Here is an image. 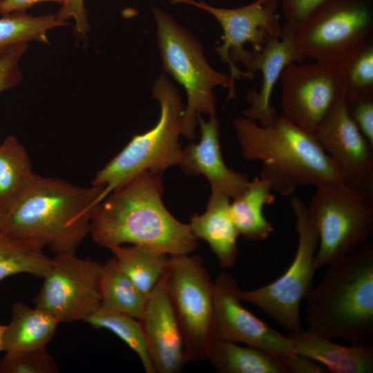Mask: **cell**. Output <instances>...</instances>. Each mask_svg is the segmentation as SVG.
I'll return each mask as SVG.
<instances>
[{
  "label": "cell",
  "mask_w": 373,
  "mask_h": 373,
  "mask_svg": "<svg viewBox=\"0 0 373 373\" xmlns=\"http://www.w3.org/2000/svg\"><path fill=\"white\" fill-rule=\"evenodd\" d=\"M162 173L144 171L110 193L98 205L90 234L108 249L131 243L169 256L189 254L197 238L162 200Z\"/></svg>",
  "instance_id": "cell-1"
},
{
  "label": "cell",
  "mask_w": 373,
  "mask_h": 373,
  "mask_svg": "<svg viewBox=\"0 0 373 373\" xmlns=\"http://www.w3.org/2000/svg\"><path fill=\"white\" fill-rule=\"evenodd\" d=\"M104 189L102 184L83 187L35 174L6 213L1 232L37 241L55 255L75 253L90 233Z\"/></svg>",
  "instance_id": "cell-2"
},
{
  "label": "cell",
  "mask_w": 373,
  "mask_h": 373,
  "mask_svg": "<svg viewBox=\"0 0 373 373\" xmlns=\"http://www.w3.org/2000/svg\"><path fill=\"white\" fill-rule=\"evenodd\" d=\"M233 126L242 157L261 162L260 176L280 195L290 196L303 186L344 184L315 136L282 115L268 126L238 117Z\"/></svg>",
  "instance_id": "cell-3"
},
{
  "label": "cell",
  "mask_w": 373,
  "mask_h": 373,
  "mask_svg": "<svg viewBox=\"0 0 373 373\" xmlns=\"http://www.w3.org/2000/svg\"><path fill=\"white\" fill-rule=\"evenodd\" d=\"M327 266L305 298L307 330L350 344H372L373 242Z\"/></svg>",
  "instance_id": "cell-4"
},
{
  "label": "cell",
  "mask_w": 373,
  "mask_h": 373,
  "mask_svg": "<svg viewBox=\"0 0 373 373\" xmlns=\"http://www.w3.org/2000/svg\"><path fill=\"white\" fill-rule=\"evenodd\" d=\"M152 12L162 71L180 84L186 93L182 135L193 140L197 115H216L214 89L227 88V100L234 99L235 81L211 66L198 39L172 15L158 7L153 8Z\"/></svg>",
  "instance_id": "cell-5"
},
{
  "label": "cell",
  "mask_w": 373,
  "mask_h": 373,
  "mask_svg": "<svg viewBox=\"0 0 373 373\" xmlns=\"http://www.w3.org/2000/svg\"><path fill=\"white\" fill-rule=\"evenodd\" d=\"M152 97L160 104V117L150 130L135 135L125 147L97 173L91 184H102V201L110 193L140 173H163L180 164L182 151L178 138L182 134L184 105L180 91L164 74H160L151 88Z\"/></svg>",
  "instance_id": "cell-6"
},
{
  "label": "cell",
  "mask_w": 373,
  "mask_h": 373,
  "mask_svg": "<svg viewBox=\"0 0 373 373\" xmlns=\"http://www.w3.org/2000/svg\"><path fill=\"white\" fill-rule=\"evenodd\" d=\"M318 235L315 269L338 260L370 240L373 197L344 184L316 187L307 204Z\"/></svg>",
  "instance_id": "cell-7"
},
{
  "label": "cell",
  "mask_w": 373,
  "mask_h": 373,
  "mask_svg": "<svg viewBox=\"0 0 373 373\" xmlns=\"http://www.w3.org/2000/svg\"><path fill=\"white\" fill-rule=\"evenodd\" d=\"M296 216L298 243L294 258L287 270L274 281L249 291H238L241 301L265 312L290 333L300 330V305L313 287L314 260L318 245V232L298 197L290 198Z\"/></svg>",
  "instance_id": "cell-8"
},
{
  "label": "cell",
  "mask_w": 373,
  "mask_h": 373,
  "mask_svg": "<svg viewBox=\"0 0 373 373\" xmlns=\"http://www.w3.org/2000/svg\"><path fill=\"white\" fill-rule=\"evenodd\" d=\"M305 58L342 63L373 39V0H326L294 32Z\"/></svg>",
  "instance_id": "cell-9"
},
{
  "label": "cell",
  "mask_w": 373,
  "mask_h": 373,
  "mask_svg": "<svg viewBox=\"0 0 373 373\" xmlns=\"http://www.w3.org/2000/svg\"><path fill=\"white\" fill-rule=\"evenodd\" d=\"M167 287L182 332L185 359H207L217 339L214 325L213 282L200 256H170Z\"/></svg>",
  "instance_id": "cell-10"
},
{
  "label": "cell",
  "mask_w": 373,
  "mask_h": 373,
  "mask_svg": "<svg viewBox=\"0 0 373 373\" xmlns=\"http://www.w3.org/2000/svg\"><path fill=\"white\" fill-rule=\"evenodd\" d=\"M279 80L282 115L314 135L335 106L345 99L342 63L294 62L284 69Z\"/></svg>",
  "instance_id": "cell-11"
},
{
  "label": "cell",
  "mask_w": 373,
  "mask_h": 373,
  "mask_svg": "<svg viewBox=\"0 0 373 373\" xmlns=\"http://www.w3.org/2000/svg\"><path fill=\"white\" fill-rule=\"evenodd\" d=\"M171 3L195 7L216 19L222 35L214 50L220 60L228 66L229 75L234 81L241 78L252 80L254 77V74L237 66V64L242 65L250 53L247 45L252 51L258 52L270 39L280 37L283 31L277 12L280 0H256L236 8L217 7L198 0H171Z\"/></svg>",
  "instance_id": "cell-12"
},
{
  "label": "cell",
  "mask_w": 373,
  "mask_h": 373,
  "mask_svg": "<svg viewBox=\"0 0 373 373\" xmlns=\"http://www.w3.org/2000/svg\"><path fill=\"white\" fill-rule=\"evenodd\" d=\"M102 265L75 253L55 255L35 298V307L59 323L85 321L102 305Z\"/></svg>",
  "instance_id": "cell-13"
},
{
  "label": "cell",
  "mask_w": 373,
  "mask_h": 373,
  "mask_svg": "<svg viewBox=\"0 0 373 373\" xmlns=\"http://www.w3.org/2000/svg\"><path fill=\"white\" fill-rule=\"evenodd\" d=\"M239 290L236 280L224 271L213 282L217 339L242 343L280 356L296 354L289 336L271 327L243 307Z\"/></svg>",
  "instance_id": "cell-14"
},
{
  "label": "cell",
  "mask_w": 373,
  "mask_h": 373,
  "mask_svg": "<svg viewBox=\"0 0 373 373\" xmlns=\"http://www.w3.org/2000/svg\"><path fill=\"white\" fill-rule=\"evenodd\" d=\"M314 136L336 166L343 184L373 197V146L350 117L345 99L324 119Z\"/></svg>",
  "instance_id": "cell-15"
},
{
  "label": "cell",
  "mask_w": 373,
  "mask_h": 373,
  "mask_svg": "<svg viewBox=\"0 0 373 373\" xmlns=\"http://www.w3.org/2000/svg\"><path fill=\"white\" fill-rule=\"evenodd\" d=\"M166 270L148 295L140 321L156 372L176 373L186 361L182 332L169 294Z\"/></svg>",
  "instance_id": "cell-16"
},
{
  "label": "cell",
  "mask_w": 373,
  "mask_h": 373,
  "mask_svg": "<svg viewBox=\"0 0 373 373\" xmlns=\"http://www.w3.org/2000/svg\"><path fill=\"white\" fill-rule=\"evenodd\" d=\"M304 59L296 46L294 32L285 25L280 37L270 39L258 52L250 50L242 66L253 74L260 72L262 84L259 90L248 93L250 106L242 111V116L262 126L272 124L278 117L271 104L274 88L289 64Z\"/></svg>",
  "instance_id": "cell-17"
},
{
  "label": "cell",
  "mask_w": 373,
  "mask_h": 373,
  "mask_svg": "<svg viewBox=\"0 0 373 373\" xmlns=\"http://www.w3.org/2000/svg\"><path fill=\"white\" fill-rule=\"evenodd\" d=\"M200 132V141L191 142L182 150L179 165L188 175H202L211 184V191L234 198L247 188L249 181L245 175L227 167L224 162L220 143L217 116L204 120L197 115Z\"/></svg>",
  "instance_id": "cell-18"
},
{
  "label": "cell",
  "mask_w": 373,
  "mask_h": 373,
  "mask_svg": "<svg viewBox=\"0 0 373 373\" xmlns=\"http://www.w3.org/2000/svg\"><path fill=\"white\" fill-rule=\"evenodd\" d=\"M296 354L323 365L332 373L373 372L372 344L343 345L309 330L290 333Z\"/></svg>",
  "instance_id": "cell-19"
},
{
  "label": "cell",
  "mask_w": 373,
  "mask_h": 373,
  "mask_svg": "<svg viewBox=\"0 0 373 373\" xmlns=\"http://www.w3.org/2000/svg\"><path fill=\"white\" fill-rule=\"evenodd\" d=\"M189 225L197 239L208 243L220 267L231 268L235 265L239 233L231 216L228 196L212 192L205 212L191 216Z\"/></svg>",
  "instance_id": "cell-20"
},
{
  "label": "cell",
  "mask_w": 373,
  "mask_h": 373,
  "mask_svg": "<svg viewBox=\"0 0 373 373\" xmlns=\"http://www.w3.org/2000/svg\"><path fill=\"white\" fill-rule=\"evenodd\" d=\"M59 323L46 311L16 302L4 332L3 351L15 353L45 348L53 338Z\"/></svg>",
  "instance_id": "cell-21"
},
{
  "label": "cell",
  "mask_w": 373,
  "mask_h": 373,
  "mask_svg": "<svg viewBox=\"0 0 373 373\" xmlns=\"http://www.w3.org/2000/svg\"><path fill=\"white\" fill-rule=\"evenodd\" d=\"M269 183L260 176L249 181L245 190L230 202L231 216L239 235L255 241L266 240L274 231L263 208L273 204L275 195Z\"/></svg>",
  "instance_id": "cell-22"
},
{
  "label": "cell",
  "mask_w": 373,
  "mask_h": 373,
  "mask_svg": "<svg viewBox=\"0 0 373 373\" xmlns=\"http://www.w3.org/2000/svg\"><path fill=\"white\" fill-rule=\"evenodd\" d=\"M207 359L221 373H289L282 356L221 339L213 342Z\"/></svg>",
  "instance_id": "cell-23"
},
{
  "label": "cell",
  "mask_w": 373,
  "mask_h": 373,
  "mask_svg": "<svg viewBox=\"0 0 373 373\" xmlns=\"http://www.w3.org/2000/svg\"><path fill=\"white\" fill-rule=\"evenodd\" d=\"M35 173L24 146L13 135L0 144V208H10L32 180Z\"/></svg>",
  "instance_id": "cell-24"
},
{
  "label": "cell",
  "mask_w": 373,
  "mask_h": 373,
  "mask_svg": "<svg viewBox=\"0 0 373 373\" xmlns=\"http://www.w3.org/2000/svg\"><path fill=\"white\" fill-rule=\"evenodd\" d=\"M44 247L37 241L0 231V280L21 273L44 278L52 264Z\"/></svg>",
  "instance_id": "cell-25"
},
{
  "label": "cell",
  "mask_w": 373,
  "mask_h": 373,
  "mask_svg": "<svg viewBox=\"0 0 373 373\" xmlns=\"http://www.w3.org/2000/svg\"><path fill=\"white\" fill-rule=\"evenodd\" d=\"M121 271L146 296L165 273L170 256L133 245L109 249Z\"/></svg>",
  "instance_id": "cell-26"
},
{
  "label": "cell",
  "mask_w": 373,
  "mask_h": 373,
  "mask_svg": "<svg viewBox=\"0 0 373 373\" xmlns=\"http://www.w3.org/2000/svg\"><path fill=\"white\" fill-rule=\"evenodd\" d=\"M102 305L141 319L147 296L121 271L113 258L102 265Z\"/></svg>",
  "instance_id": "cell-27"
},
{
  "label": "cell",
  "mask_w": 373,
  "mask_h": 373,
  "mask_svg": "<svg viewBox=\"0 0 373 373\" xmlns=\"http://www.w3.org/2000/svg\"><path fill=\"white\" fill-rule=\"evenodd\" d=\"M86 322L95 328H104L114 333L137 354L146 373H156L138 319L101 305Z\"/></svg>",
  "instance_id": "cell-28"
},
{
  "label": "cell",
  "mask_w": 373,
  "mask_h": 373,
  "mask_svg": "<svg viewBox=\"0 0 373 373\" xmlns=\"http://www.w3.org/2000/svg\"><path fill=\"white\" fill-rule=\"evenodd\" d=\"M67 25L52 14L32 16L23 12L6 15L0 18V47L32 41L49 44L47 32Z\"/></svg>",
  "instance_id": "cell-29"
},
{
  "label": "cell",
  "mask_w": 373,
  "mask_h": 373,
  "mask_svg": "<svg viewBox=\"0 0 373 373\" xmlns=\"http://www.w3.org/2000/svg\"><path fill=\"white\" fill-rule=\"evenodd\" d=\"M346 77V99L373 97V39L342 62Z\"/></svg>",
  "instance_id": "cell-30"
},
{
  "label": "cell",
  "mask_w": 373,
  "mask_h": 373,
  "mask_svg": "<svg viewBox=\"0 0 373 373\" xmlns=\"http://www.w3.org/2000/svg\"><path fill=\"white\" fill-rule=\"evenodd\" d=\"M59 368L46 348L8 353L0 360V373H57Z\"/></svg>",
  "instance_id": "cell-31"
},
{
  "label": "cell",
  "mask_w": 373,
  "mask_h": 373,
  "mask_svg": "<svg viewBox=\"0 0 373 373\" xmlns=\"http://www.w3.org/2000/svg\"><path fill=\"white\" fill-rule=\"evenodd\" d=\"M28 46V43H21L0 47V93L21 82L23 74L20 62Z\"/></svg>",
  "instance_id": "cell-32"
},
{
  "label": "cell",
  "mask_w": 373,
  "mask_h": 373,
  "mask_svg": "<svg viewBox=\"0 0 373 373\" xmlns=\"http://www.w3.org/2000/svg\"><path fill=\"white\" fill-rule=\"evenodd\" d=\"M345 102L350 117L373 146V97L345 99Z\"/></svg>",
  "instance_id": "cell-33"
},
{
  "label": "cell",
  "mask_w": 373,
  "mask_h": 373,
  "mask_svg": "<svg viewBox=\"0 0 373 373\" xmlns=\"http://www.w3.org/2000/svg\"><path fill=\"white\" fill-rule=\"evenodd\" d=\"M326 0H280V6L285 19L284 23L296 32L307 17Z\"/></svg>",
  "instance_id": "cell-34"
},
{
  "label": "cell",
  "mask_w": 373,
  "mask_h": 373,
  "mask_svg": "<svg viewBox=\"0 0 373 373\" xmlns=\"http://www.w3.org/2000/svg\"><path fill=\"white\" fill-rule=\"evenodd\" d=\"M55 15L57 18L62 21L70 18L73 19L75 30L80 35L84 36L90 29L84 0H65Z\"/></svg>",
  "instance_id": "cell-35"
},
{
  "label": "cell",
  "mask_w": 373,
  "mask_h": 373,
  "mask_svg": "<svg viewBox=\"0 0 373 373\" xmlns=\"http://www.w3.org/2000/svg\"><path fill=\"white\" fill-rule=\"evenodd\" d=\"M282 359L289 373H323L327 372L326 369L318 363L298 354L282 356Z\"/></svg>",
  "instance_id": "cell-36"
},
{
  "label": "cell",
  "mask_w": 373,
  "mask_h": 373,
  "mask_svg": "<svg viewBox=\"0 0 373 373\" xmlns=\"http://www.w3.org/2000/svg\"><path fill=\"white\" fill-rule=\"evenodd\" d=\"M65 0H0V15L26 12L34 5L41 2H54L61 6Z\"/></svg>",
  "instance_id": "cell-37"
},
{
  "label": "cell",
  "mask_w": 373,
  "mask_h": 373,
  "mask_svg": "<svg viewBox=\"0 0 373 373\" xmlns=\"http://www.w3.org/2000/svg\"><path fill=\"white\" fill-rule=\"evenodd\" d=\"M6 327V325H0V352L3 351V334H4Z\"/></svg>",
  "instance_id": "cell-38"
},
{
  "label": "cell",
  "mask_w": 373,
  "mask_h": 373,
  "mask_svg": "<svg viewBox=\"0 0 373 373\" xmlns=\"http://www.w3.org/2000/svg\"><path fill=\"white\" fill-rule=\"evenodd\" d=\"M5 215H6L5 211L0 208V231H1V229L3 227V222L5 219Z\"/></svg>",
  "instance_id": "cell-39"
}]
</instances>
